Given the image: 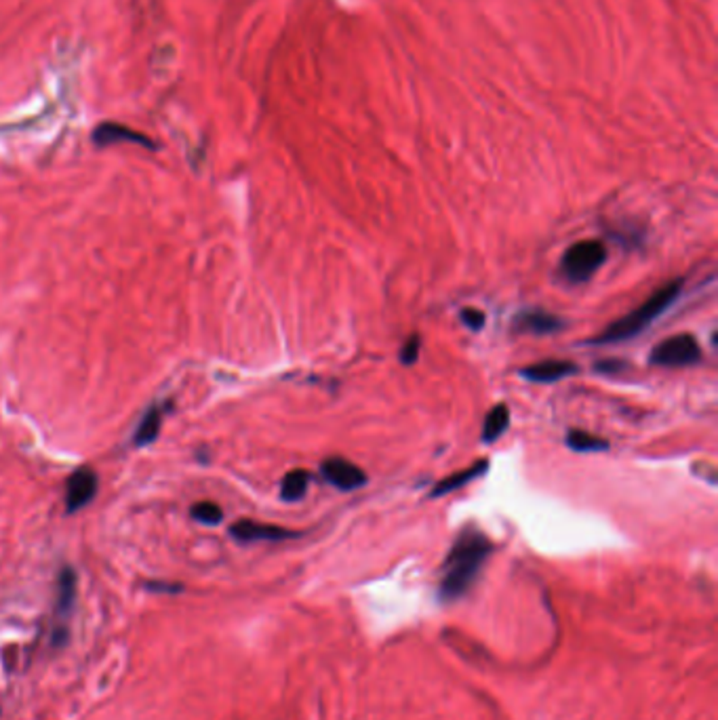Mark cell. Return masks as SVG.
<instances>
[{"label": "cell", "mask_w": 718, "mask_h": 720, "mask_svg": "<svg viewBox=\"0 0 718 720\" xmlns=\"http://www.w3.org/2000/svg\"><path fill=\"white\" fill-rule=\"evenodd\" d=\"M493 552V543L478 529H464L453 542L445 562L439 594L442 600H458L474 586L483 571L486 559Z\"/></svg>", "instance_id": "obj_1"}, {"label": "cell", "mask_w": 718, "mask_h": 720, "mask_svg": "<svg viewBox=\"0 0 718 720\" xmlns=\"http://www.w3.org/2000/svg\"><path fill=\"white\" fill-rule=\"evenodd\" d=\"M680 293H683V280H670L664 287H659L651 297H647L641 305H636L632 312H628L626 316L617 318L615 323H611L601 335L595 337L592 343L596 346H607V343H622L632 340V337L641 335L649 324L664 314L670 305L677 302Z\"/></svg>", "instance_id": "obj_2"}, {"label": "cell", "mask_w": 718, "mask_h": 720, "mask_svg": "<svg viewBox=\"0 0 718 720\" xmlns=\"http://www.w3.org/2000/svg\"><path fill=\"white\" fill-rule=\"evenodd\" d=\"M607 260V247L601 241H579L567 249L560 260V274L569 283H586Z\"/></svg>", "instance_id": "obj_3"}, {"label": "cell", "mask_w": 718, "mask_h": 720, "mask_svg": "<svg viewBox=\"0 0 718 720\" xmlns=\"http://www.w3.org/2000/svg\"><path fill=\"white\" fill-rule=\"evenodd\" d=\"M702 360V348L689 333L672 335L659 342L649 354V362L655 367H691Z\"/></svg>", "instance_id": "obj_4"}, {"label": "cell", "mask_w": 718, "mask_h": 720, "mask_svg": "<svg viewBox=\"0 0 718 720\" xmlns=\"http://www.w3.org/2000/svg\"><path fill=\"white\" fill-rule=\"evenodd\" d=\"M74 603H77V573L74 569L64 567L58 575V590H55V630L53 644H66L68 641V617L72 615Z\"/></svg>", "instance_id": "obj_5"}, {"label": "cell", "mask_w": 718, "mask_h": 720, "mask_svg": "<svg viewBox=\"0 0 718 720\" xmlns=\"http://www.w3.org/2000/svg\"><path fill=\"white\" fill-rule=\"evenodd\" d=\"M321 474L337 491H356L367 485V474L356 463L343 457H329L321 463Z\"/></svg>", "instance_id": "obj_6"}, {"label": "cell", "mask_w": 718, "mask_h": 720, "mask_svg": "<svg viewBox=\"0 0 718 720\" xmlns=\"http://www.w3.org/2000/svg\"><path fill=\"white\" fill-rule=\"evenodd\" d=\"M97 474L91 468H78L68 476L66 483V512L74 515V512L83 510L85 506L93 502V497L97 496Z\"/></svg>", "instance_id": "obj_7"}, {"label": "cell", "mask_w": 718, "mask_h": 720, "mask_svg": "<svg viewBox=\"0 0 718 720\" xmlns=\"http://www.w3.org/2000/svg\"><path fill=\"white\" fill-rule=\"evenodd\" d=\"M230 535L241 543H253V542H285L295 540L299 533L289 531L285 527H277V524H266L258 521H239L230 527Z\"/></svg>", "instance_id": "obj_8"}, {"label": "cell", "mask_w": 718, "mask_h": 720, "mask_svg": "<svg viewBox=\"0 0 718 720\" xmlns=\"http://www.w3.org/2000/svg\"><path fill=\"white\" fill-rule=\"evenodd\" d=\"M514 329L518 333L531 335H552L565 329V321L557 314L544 310H524L514 318Z\"/></svg>", "instance_id": "obj_9"}, {"label": "cell", "mask_w": 718, "mask_h": 720, "mask_svg": "<svg viewBox=\"0 0 718 720\" xmlns=\"http://www.w3.org/2000/svg\"><path fill=\"white\" fill-rule=\"evenodd\" d=\"M577 371L579 367L569 360H541L524 367L521 375L527 381H533V384H557V381L576 375Z\"/></svg>", "instance_id": "obj_10"}, {"label": "cell", "mask_w": 718, "mask_h": 720, "mask_svg": "<svg viewBox=\"0 0 718 720\" xmlns=\"http://www.w3.org/2000/svg\"><path fill=\"white\" fill-rule=\"evenodd\" d=\"M486 469H489V461L486 460H477L472 463V466H468L466 469H459V472L455 474H449L445 478L439 480L436 487H432V491H430V497H442V496H449V493L461 489V487L470 485L472 480H477L483 476Z\"/></svg>", "instance_id": "obj_11"}, {"label": "cell", "mask_w": 718, "mask_h": 720, "mask_svg": "<svg viewBox=\"0 0 718 720\" xmlns=\"http://www.w3.org/2000/svg\"><path fill=\"white\" fill-rule=\"evenodd\" d=\"M510 425V411L505 405H495L493 409L486 413L485 422H483V434H480V441L485 444H493L499 441L505 434Z\"/></svg>", "instance_id": "obj_12"}, {"label": "cell", "mask_w": 718, "mask_h": 720, "mask_svg": "<svg viewBox=\"0 0 718 720\" xmlns=\"http://www.w3.org/2000/svg\"><path fill=\"white\" fill-rule=\"evenodd\" d=\"M160 425H162V411H160V406L152 405L146 413H143L140 424H137V430L133 436L135 447H148L150 442H154L160 434Z\"/></svg>", "instance_id": "obj_13"}, {"label": "cell", "mask_w": 718, "mask_h": 720, "mask_svg": "<svg viewBox=\"0 0 718 720\" xmlns=\"http://www.w3.org/2000/svg\"><path fill=\"white\" fill-rule=\"evenodd\" d=\"M95 141L102 143V146H108V143H118V141H131V143H141V146L152 148L146 137L135 133L127 127H118V124H104L95 131Z\"/></svg>", "instance_id": "obj_14"}, {"label": "cell", "mask_w": 718, "mask_h": 720, "mask_svg": "<svg viewBox=\"0 0 718 720\" xmlns=\"http://www.w3.org/2000/svg\"><path fill=\"white\" fill-rule=\"evenodd\" d=\"M565 442L567 447L571 451H577V453H598V451L609 449V442L604 438H598L584 430H569L567 432Z\"/></svg>", "instance_id": "obj_15"}, {"label": "cell", "mask_w": 718, "mask_h": 720, "mask_svg": "<svg viewBox=\"0 0 718 720\" xmlns=\"http://www.w3.org/2000/svg\"><path fill=\"white\" fill-rule=\"evenodd\" d=\"M310 485V472L305 469H291L289 474L283 478V485H280V497L285 502H299L305 496Z\"/></svg>", "instance_id": "obj_16"}, {"label": "cell", "mask_w": 718, "mask_h": 720, "mask_svg": "<svg viewBox=\"0 0 718 720\" xmlns=\"http://www.w3.org/2000/svg\"><path fill=\"white\" fill-rule=\"evenodd\" d=\"M192 518L203 524H209V527H215V524L222 523L223 512L217 504L214 502H198L192 506Z\"/></svg>", "instance_id": "obj_17"}, {"label": "cell", "mask_w": 718, "mask_h": 720, "mask_svg": "<svg viewBox=\"0 0 718 720\" xmlns=\"http://www.w3.org/2000/svg\"><path fill=\"white\" fill-rule=\"evenodd\" d=\"M420 350H422V337L417 335V333H414V335H409L407 337V342L403 343V348H401V362L404 367H411V365H415L417 362V359H420Z\"/></svg>", "instance_id": "obj_18"}, {"label": "cell", "mask_w": 718, "mask_h": 720, "mask_svg": "<svg viewBox=\"0 0 718 720\" xmlns=\"http://www.w3.org/2000/svg\"><path fill=\"white\" fill-rule=\"evenodd\" d=\"M461 321H464V324L468 329H472V331H480L485 327V314L480 310H477V308H464L461 310Z\"/></svg>", "instance_id": "obj_19"}, {"label": "cell", "mask_w": 718, "mask_h": 720, "mask_svg": "<svg viewBox=\"0 0 718 720\" xmlns=\"http://www.w3.org/2000/svg\"><path fill=\"white\" fill-rule=\"evenodd\" d=\"M628 365L622 360H615V359H609V360H601L595 365V371L598 373H604V375H617L622 371H626Z\"/></svg>", "instance_id": "obj_20"}, {"label": "cell", "mask_w": 718, "mask_h": 720, "mask_svg": "<svg viewBox=\"0 0 718 720\" xmlns=\"http://www.w3.org/2000/svg\"><path fill=\"white\" fill-rule=\"evenodd\" d=\"M146 588H148V590H152V592H165V594H177V592L184 590L182 586L168 584V581H148Z\"/></svg>", "instance_id": "obj_21"}]
</instances>
